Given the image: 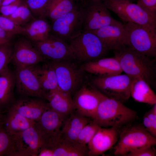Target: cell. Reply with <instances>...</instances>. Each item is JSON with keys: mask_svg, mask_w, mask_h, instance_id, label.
<instances>
[{"mask_svg": "<svg viewBox=\"0 0 156 156\" xmlns=\"http://www.w3.org/2000/svg\"><path fill=\"white\" fill-rule=\"evenodd\" d=\"M122 71L131 78H140L151 87H156V64L151 58L128 47L114 51Z\"/></svg>", "mask_w": 156, "mask_h": 156, "instance_id": "obj_1", "label": "cell"}, {"mask_svg": "<svg viewBox=\"0 0 156 156\" xmlns=\"http://www.w3.org/2000/svg\"><path fill=\"white\" fill-rule=\"evenodd\" d=\"M98 92L99 102L92 120L100 127L120 128L137 118L136 111Z\"/></svg>", "mask_w": 156, "mask_h": 156, "instance_id": "obj_2", "label": "cell"}, {"mask_svg": "<svg viewBox=\"0 0 156 156\" xmlns=\"http://www.w3.org/2000/svg\"><path fill=\"white\" fill-rule=\"evenodd\" d=\"M130 124L119 129L118 138L114 147L115 155L124 156L139 148L146 146H153L156 144V138L143 126Z\"/></svg>", "mask_w": 156, "mask_h": 156, "instance_id": "obj_3", "label": "cell"}, {"mask_svg": "<svg viewBox=\"0 0 156 156\" xmlns=\"http://www.w3.org/2000/svg\"><path fill=\"white\" fill-rule=\"evenodd\" d=\"M68 44L75 60L85 63L103 57L109 51L99 38L91 31H83Z\"/></svg>", "mask_w": 156, "mask_h": 156, "instance_id": "obj_4", "label": "cell"}, {"mask_svg": "<svg viewBox=\"0 0 156 156\" xmlns=\"http://www.w3.org/2000/svg\"><path fill=\"white\" fill-rule=\"evenodd\" d=\"M102 1L109 10L125 23H132L156 31V17L148 13L137 4L125 0Z\"/></svg>", "mask_w": 156, "mask_h": 156, "instance_id": "obj_5", "label": "cell"}, {"mask_svg": "<svg viewBox=\"0 0 156 156\" xmlns=\"http://www.w3.org/2000/svg\"><path fill=\"white\" fill-rule=\"evenodd\" d=\"M131 78L126 74L108 76H95L91 79L92 87L105 96L122 103L130 96Z\"/></svg>", "mask_w": 156, "mask_h": 156, "instance_id": "obj_6", "label": "cell"}, {"mask_svg": "<svg viewBox=\"0 0 156 156\" xmlns=\"http://www.w3.org/2000/svg\"><path fill=\"white\" fill-rule=\"evenodd\" d=\"M127 47L151 58L156 56V31L131 22L124 24Z\"/></svg>", "mask_w": 156, "mask_h": 156, "instance_id": "obj_7", "label": "cell"}, {"mask_svg": "<svg viewBox=\"0 0 156 156\" xmlns=\"http://www.w3.org/2000/svg\"><path fill=\"white\" fill-rule=\"evenodd\" d=\"M80 5L83 13V31H92L120 22L112 16L102 1L82 0Z\"/></svg>", "mask_w": 156, "mask_h": 156, "instance_id": "obj_8", "label": "cell"}, {"mask_svg": "<svg viewBox=\"0 0 156 156\" xmlns=\"http://www.w3.org/2000/svg\"><path fill=\"white\" fill-rule=\"evenodd\" d=\"M83 13L80 5L71 11L52 21L50 35L64 41H69L83 32Z\"/></svg>", "mask_w": 156, "mask_h": 156, "instance_id": "obj_9", "label": "cell"}, {"mask_svg": "<svg viewBox=\"0 0 156 156\" xmlns=\"http://www.w3.org/2000/svg\"><path fill=\"white\" fill-rule=\"evenodd\" d=\"M13 150L10 156H37L46 144L45 139L36 125L12 136Z\"/></svg>", "mask_w": 156, "mask_h": 156, "instance_id": "obj_10", "label": "cell"}, {"mask_svg": "<svg viewBox=\"0 0 156 156\" xmlns=\"http://www.w3.org/2000/svg\"><path fill=\"white\" fill-rule=\"evenodd\" d=\"M69 60L50 61L56 74L58 88L70 95L77 89L83 80V72Z\"/></svg>", "mask_w": 156, "mask_h": 156, "instance_id": "obj_11", "label": "cell"}, {"mask_svg": "<svg viewBox=\"0 0 156 156\" xmlns=\"http://www.w3.org/2000/svg\"><path fill=\"white\" fill-rule=\"evenodd\" d=\"M36 65L15 67V87L18 93L22 96L44 98L45 93L40 82Z\"/></svg>", "mask_w": 156, "mask_h": 156, "instance_id": "obj_12", "label": "cell"}, {"mask_svg": "<svg viewBox=\"0 0 156 156\" xmlns=\"http://www.w3.org/2000/svg\"><path fill=\"white\" fill-rule=\"evenodd\" d=\"M68 116L60 114L49 107L36 122L37 126L45 139V147L53 148L60 142L61 129Z\"/></svg>", "mask_w": 156, "mask_h": 156, "instance_id": "obj_13", "label": "cell"}, {"mask_svg": "<svg viewBox=\"0 0 156 156\" xmlns=\"http://www.w3.org/2000/svg\"><path fill=\"white\" fill-rule=\"evenodd\" d=\"M34 43V46L45 60L57 61L75 60L68 44L51 35L46 39Z\"/></svg>", "mask_w": 156, "mask_h": 156, "instance_id": "obj_14", "label": "cell"}, {"mask_svg": "<svg viewBox=\"0 0 156 156\" xmlns=\"http://www.w3.org/2000/svg\"><path fill=\"white\" fill-rule=\"evenodd\" d=\"M45 61L35 46L26 39H19L13 47L12 62L15 67L34 66Z\"/></svg>", "mask_w": 156, "mask_h": 156, "instance_id": "obj_15", "label": "cell"}, {"mask_svg": "<svg viewBox=\"0 0 156 156\" xmlns=\"http://www.w3.org/2000/svg\"><path fill=\"white\" fill-rule=\"evenodd\" d=\"M119 129L101 127L87 144L88 156H98L110 149L117 143Z\"/></svg>", "mask_w": 156, "mask_h": 156, "instance_id": "obj_16", "label": "cell"}, {"mask_svg": "<svg viewBox=\"0 0 156 156\" xmlns=\"http://www.w3.org/2000/svg\"><path fill=\"white\" fill-rule=\"evenodd\" d=\"M91 32L97 36L108 51L118 50L127 47L124 24L120 22Z\"/></svg>", "mask_w": 156, "mask_h": 156, "instance_id": "obj_17", "label": "cell"}, {"mask_svg": "<svg viewBox=\"0 0 156 156\" xmlns=\"http://www.w3.org/2000/svg\"><path fill=\"white\" fill-rule=\"evenodd\" d=\"M73 99L75 110L80 114L94 119L99 102L98 91L83 86L76 92Z\"/></svg>", "mask_w": 156, "mask_h": 156, "instance_id": "obj_18", "label": "cell"}, {"mask_svg": "<svg viewBox=\"0 0 156 156\" xmlns=\"http://www.w3.org/2000/svg\"><path fill=\"white\" fill-rule=\"evenodd\" d=\"M37 98H25L15 100L9 109L25 118L36 122L50 107L48 103Z\"/></svg>", "mask_w": 156, "mask_h": 156, "instance_id": "obj_19", "label": "cell"}, {"mask_svg": "<svg viewBox=\"0 0 156 156\" xmlns=\"http://www.w3.org/2000/svg\"><path fill=\"white\" fill-rule=\"evenodd\" d=\"M80 67L83 71L99 76L119 75L122 72L118 61L115 57H102L86 62Z\"/></svg>", "mask_w": 156, "mask_h": 156, "instance_id": "obj_20", "label": "cell"}, {"mask_svg": "<svg viewBox=\"0 0 156 156\" xmlns=\"http://www.w3.org/2000/svg\"><path fill=\"white\" fill-rule=\"evenodd\" d=\"M92 120L75 110L66 118L60 132V140L76 142L83 127Z\"/></svg>", "mask_w": 156, "mask_h": 156, "instance_id": "obj_21", "label": "cell"}, {"mask_svg": "<svg viewBox=\"0 0 156 156\" xmlns=\"http://www.w3.org/2000/svg\"><path fill=\"white\" fill-rule=\"evenodd\" d=\"M44 98L47 101L50 108L61 114L68 116L75 110L71 95L59 88L46 93Z\"/></svg>", "mask_w": 156, "mask_h": 156, "instance_id": "obj_22", "label": "cell"}, {"mask_svg": "<svg viewBox=\"0 0 156 156\" xmlns=\"http://www.w3.org/2000/svg\"><path fill=\"white\" fill-rule=\"evenodd\" d=\"M15 87L14 73L9 69L0 75V112L6 113L15 101Z\"/></svg>", "mask_w": 156, "mask_h": 156, "instance_id": "obj_23", "label": "cell"}, {"mask_svg": "<svg viewBox=\"0 0 156 156\" xmlns=\"http://www.w3.org/2000/svg\"><path fill=\"white\" fill-rule=\"evenodd\" d=\"M130 96L135 101L153 105L156 104V95L150 86L140 78H131Z\"/></svg>", "mask_w": 156, "mask_h": 156, "instance_id": "obj_24", "label": "cell"}, {"mask_svg": "<svg viewBox=\"0 0 156 156\" xmlns=\"http://www.w3.org/2000/svg\"><path fill=\"white\" fill-rule=\"evenodd\" d=\"M4 115L3 126L11 136L23 132L33 125L36 122L10 109Z\"/></svg>", "mask_w": 156, "mask_h": 156, "instance_id": "obj_25", "label": "cell"}, {"mask_svg": "<svg viewBox=\"0 0 156 156\" xmlns=\"http://www.w3.org/2000/svg\"><path fill=\"white\" fill-rule=\"evenodd\" d=\"M24 28V34L34 43L42 41L50 35L51 25L44 18H36Z\"/></svg>", "mask_w": 156, "mask_h": 156, "instance_id": "obj_26", "label": "cell"}, {"mask_svg": "<svg viewBox=\"0 0 156 156\" xmlns=\"http://www.w3.org/2000/svg\"><path fill=\"white\" fill-rule=\"evenodd\" d=\"M36 67L40 82L45 94L58 88L56 75L50 62L41 66L37 64Z\"/></svg>", "mask_w": 156, "mask_h": 156, "instance_id": "obj_27", "label": "cell"}, {"mask_svg": "<svg viewBox=\"0 0 156 156\" xmlns=\"http://www.w3.org/2000/svg\"><path fill=\"white\" fill-rule=\"evenodd\" d=\"M53 149V156H88L87 146L64 140H60Z\"/></svg>", "mask_w": 156, "mask_h": 156, "instance_id": "obj_28", "label": "cell"}, {"mask_svg": "<svg viewBox=\"0 0 156 156\" xmlns=\"http://www.w3.org/2000/svg\"><path fill=\"white\" fill-rule=\"evenodd\" d=\"M75 0H51L48 6L45 17L52 21L65 15L75 7Z\"/></svg>", "mask_w": 156, "mask_h": 156, "instance_id": "obj_29", "label": "cell"}, {"mask_svg": "<svg viewBox=\"0 0 156 156\" xmlns=\"http://www.w3.org/2000/svg\"><path fill=\"white\" fill-rule=\"evenodd\" d=\"M101 127L92 120L85 125L81 131L76 142L83 146H87L94 135Z\"/></svg>", "mask_w": 156, "mask_h": 156, "instance_id": "obj_30", "label": "cell"}, {"mask_svg": "<svg viewBox=\"0 0 156 156\" xmlns=\"http://www.w3.org/2000/svg\"><path fill=\"white\" fill-rule=\"evenodd\" d=\"M51 0H24L33 17L36 18H44Z\"/></svg>", "mask_w": 156, "mask_h": 156, "instance_id": "obj_31", "label": "cell"}, {"mask_svg": "<svg viewBox=\"0 0 156 156\" xmlns=\"http://www.w3.org/2000/svg\"><path fill=\"white\" fill-rule=\"evenodd\" d=\"M5 16L21 26L29 21L33 17L29 9L24 3L20 5L11 14Z\"/></svg>", "mask_w": 156, "mask_h": 156, "instance_id": "obj_32", "label": "cell"}, {"mask_svg": "<svg viewBox=\"0 0 156 156\" xmlns=\"http://www.w3.org/2000/svg\"><path fill=\"white\" fill-rule=\"evenodd\" d=\"M12 52L13 47L10 42L0 45V75L9 69Z\"/></svg>", "mask_w": 156, "mask_h": 156, "instance_id": "obj_33", "label": "cell"}, {"mask_svg": "<svg viewBox=\"0 0 156 156\" xmlns=\"http://www.w3.org/2000/svg\"><path fill=\"white\" fill-rule=\"evenodd\" d=\"M12 136L5 129L3 125L0 126V156H10L13 150Z\"/></svg>", "mask_w": 156, "mask_h": 156, "instance_id": "obj_34", "label": "cell"}, {"mask_svg": "<svg viewBox=\"0 0 156 156\" xmlns=\"http://www.w3.org/2000/svg\"><path fill=\"white\" fill-rule=\"evenodd\" d=\"M0 27L13 35L24 34V27L17 25L8 17L0 15Z\"/></svg>", "mask_w": 156, "mask_h": 156, "instance_id": "obj_35", "label": "cell"}, {"mask_svg": "<svg viewBox=\"0 0 156 156\" xmlns=\"http://www.w3.org/2000/svg\"><path fill=\"white\" fill-rule=\"evenodd\" d=\"M153 146H142L129 152L124 156H155L156 155V151Z\"/></svg>", "mask_w": 156, "mask_h": 156, "instance_id": "obj_36", "label": "cell"}, {"mask_svg": "<svg viewBox=\"0 0 156 156\" xmlns=\"http://www.w3.org/2000/svg\"><path fill=\"white\" fill-rule=\"evenodd\" d=\"M136 4L148 13L156 17V0H137Z\"/></svg>", "mask_w": 156, "mask_h": 156, "instance_id": "obj_37", "label": "cell"}, {"mask_svg": "<svg viewBox=\"0 0 156 156\" xmlns=\"http://www.w3.org/2000/svg\"><path fill=\"white\" fill-rule=\"evenodd\" d=\"M22 3L21 0H16L12 3L6 5H1L0 12L2 15L8 16L12 14Z\"/></svg>", "mask_w": 156, "mask_h": 156, "instance_id": "obj_38", "label": "cell"}, {"mask_svg": "<svg viewBox=\"0 0 156 156\" xmlns=\"http://www.w3.org/2000/svg\"><path fill=\"white\" fill-rule=\"evenodd\" d=\"M153 105L151 109L145 113L150 120L153 131L156 134V104Z\"/></svg>", "mask_w": 156, "mask_h": 156, "instance_id": "obj_39", "label": "cell"}, {"mask_svg": "<svg viewBox=\"0 0 156 156\" xmlns=\"http://www.w3.org/2000/svg\"><path fill=\"white\" fill-rule=\"evenodd\" d=\"M53 148L47 147H43L38 153L37 156H53Z\"/></svg>", "mask_w": 156, "mask_h": 156, "instance_id": "obj_40", "label": "cell"}, {"mask_svg": "<svg viewBox=\"0 0 156 156\" xmlns=\"http://www.w3.org/2000/svg\"><path fill=\"white\" fill-rule=\"evenodd\" d=\"M13 36V34L4 31L0 27V38L8 42H10V40Z\"/></svg>", "mask_w": 156, "mask_h": 156, "instance_id": "obj_41", "label": "cell"}, {"mask_svg": "<svg viewBox=\"0 0 156 156\" xmlns=\"http://www.w3.org/2000/svg\"><path fill=\"white\" fill-rule=\"evenodd\" d=\"M15 0H1V5H7L12 3Z\"/></svg>", "mask_w": 156, "mask_h": 156, "instance_id": "obj_42", "label": "cell"}, {"mask_svg": "<svg viewBox=\"0 0 156 156\" xmlns=\"http://www.w3.org/2000/svg\"><path fill=\"white\" fill-rule=\"evenodd\" d=\"M4 115L0 112V126L3 125Z\"/></svg>", "mask_w": 156, "mask_h": 156, "instance_id": "obj_43", "label": "cell"}, {"mask_svg": "<svg viewBox=\"0 0 156 156\" xmlns=\"http://www.w3.org/2000/svg\"><path fill=\"white\" fill-rule=\"evenodd\" d=\"M10 42H8L6 40L0 38V45L5 43H6Z\"/></svg>", "mask_w": 156, "mask_h": 156, "instance_id": "obj_44", "label": "cell"}, {"mask_svg": "<svg viewBox=\"0 0 156 156\" xmlns=\"http://www.w3.org/2000/svg\"><path fill=\"white\" fill-rule=\"evenodd\" d=\"M96 0L102 1V0ZM128 0V1H132L133 0Z\"/></svg>", "mask_w": 156, "mask_h": 156, "instance_id": "obj_45", "label": "cell"}, {"mask_svg": "<svg viewBox=\"0 0 156 156\" xmlns=\"http://www.w3.org/2000/svg\"><path fill=\"white\" fill-rule=\"evenodd\" d=\"M1 0H0V5L1 4Z\"/></svg>", "mask_w": 156, "mask_h": 156, "instance_id": "obj_46", "label": "cell"}, {"mask_svg": "<svg viewBox=\"0 0 156 156\" xmlns=\"http://www.w3.org/2000/svg\"><path fill=\"white\" fill-rule=\"evenodd\" d=\"M75 0V1H76H76H78V0Z\"/></svg>", "mask_w": 156, "mask_h": 156, "instance_id": "obj_47", "label": "cell"}]
</instances>
